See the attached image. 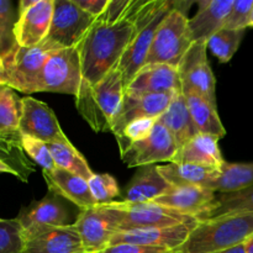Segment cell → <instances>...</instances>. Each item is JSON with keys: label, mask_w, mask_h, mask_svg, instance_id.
<instances>
[{"label": "cell", "mask_w": 253, "mask_h": 253, "mask_svg": "<svg viewBox=\"0 0 253 253\" xmlns=\"http://www.w3.org/2000/svg\"><path fill=\"white\" fill-rule=\"evenodd\" d=\"M142 0H133L127 14L115 22L95 19L77 46L82 66V79L86 85H95L119 67L136 31V12Z\"/></svg>", "instance_id": "cell-1"}, {"label": "cell", "mask_w": 253, "mask_h": 253, "mask_svg": "<svg viewBox=\"0 0 253 253\" xmlns=\"http://www.w3.org/2000/svg\"><path fill=\"white\" fill-rule=\"evenodd\" d=\"M125 84L119 67L90 86L82 82L76 105L82 118L95 132H111L114 121L123 105Z\"/></svg>", "instance_id": "cell-2"}, {"label": "cell", "mask_w": 253, "mask_h": 253, "mask_svg": "<svg viewBox=\"0 0 253 253\" xmlns=\"http://www.w3.org/2000/svg\"><path fill=\"white\" fill-rule=\"evenodd\" d=\"M253 236V214L198 220L177 253H216L245 244Z\"/></svg>", "instance_id": "cell-3"}, {"label": "cell", "mask_w": 253, "mask_h": 253, "mask_svg": "<svg viewBox=\"0 0 253 253\" xmlns=\"http://www.w3.org/2000/svg\"><path fill=\"white\" fill-rule=\"evenodd\" d=\"M173 6L174 1L168 0H142L136 12L135 35L119 63L125 89L146 64L156 31Z\"/></svg>", "instance_id": "cell-4"}, {"label": "cell", "mask_w": 253, "mask_h": 253, "mask_svg": "<svg viewBox=\"0 0 253 253\" xmlns=\"http://www.w3.org/2000/svg\"><path fill=\"white\" fill-rule=\"evenodd\" d=\"M188 24L189 19L185 10L174 2L173 9L166 15L156 31L146 64H168L178 68L193 43Z\"/></svg>", "instance_id": "cell-5"}, {"label": "cell", "mask_w": 253, "mask_h": 253, "mask_svg": "<svg viewBox=\"0 0 253 253\" xmlns=\"http://www.w3.org/2000/svg\"><path fill=\"white\" fill-rule=\"evenodd\" d=\"M56 49L58 48L47 40L34 47L17 46L2 58L4 73L0 77V84L25 94L36 93L44 63Z\"/></svg>", "instance_id": "cell-6"}, {"label": "cell", "mask_w": 253, "mask_h": 253, "mask_svg": "<svg viewBox=\"0 0 253 253\" xmlns=\"http://www.w3.org/2000/svg\"><path fill=\"white\" fill-rule=\"evenodd\" d=\"M104 207L110 210L113 214L118 224L119 232L153 229V227L177 226V225L198 220L153 202L128 203L123 200V202L105 204Z\"/></svg>", "instance_id": "cell-7"}, {"label": "cell", "mask_w": 253, "mask_h": 253, "mask_svg": "<svg viewBox=\"0 0 253 253\" xmlns=\"http://www.w3.org/2000/svg\"><path fill=\"white\" fill-rule=\"evenodd\" d=\"M82 66L77 47L56 49L44 63L37 83V91L77 96L82 84Z\"/></svg>", "instance_id": "cell-8"}, {"label": "cell", "mask_w": 253, "mask_h": 253, "mask_svg": "<svg viewBox=\"0 0 253 253\" xmlns=\"http://www.w3.org/2000/svg\"><path fill=\"white\" fill-rule=\"evenodd\" d=\"M94 22L95 17L81 9L74 0H54L53 17L46 40L58 49L77 47Z\"/></svg>", "instance_id": "cell-9"}, {"label": "cell", "mask_w": 253, "mask_h": 253, "mask_svg": "<svg viewBox=\"0 0 253 253\" xmlns=\"http://www.w3.org/2000/svg\"><path fill=\"white\" fill-rule=\"evenodd\" d=\"M207 42H193L178 66L183 93H197L216 104V82L207 56Z\"/></svg>", "instance_id": "cell-10"}, {"label": "cell", "mask_w": 253, "mask_h": 253, "mask_svg": "<svg viewBox=\"0 0 253 253\" xmlns=\"http://www.w3.org/2000/svg\"><path fill=\"white\" fill-rule=\"evenodd\" d=\"M178 147L169 131L161 123H156L152 132L143 140L132 143L121 155L128 168L153 166L158 162L172 163Z\"/></svg>", "instance_id": "cell-11"}, {"label": "cell", "mask_w": 253, "mask_h": 253, "mask_svg": "<svg viewBox=\"0 0 253 253\" xmlns=\"http://www.w3.org/2000/svg\"><path fill=\"white\" fill-rule=\"evenodd\" d=\"M19 130L21 136H31L46 143L69 142L49 106L31 96L21 98Z\"/></svg>", "instance_id": "cell-12"}, {"label": "cell", "mask_w": 253, "mask_h": 253, "mask_svg": "<svg viewBox=\"0 0 253 253\" xmlns=\"http://www.w3.org/2000/svg\"><path fill=\"white\" fill-rule=\"evenodd\" d=\"M86 253H100L108 249L119 232L113 214L104 205L81 210L74 222Z\"/></svg>", "instance_id": "cell-13"}, {"label": "cell", "mask_w": 253, "mask_h": 253, "mask_svg": "<svg viewBox=\"0 0 253 253\" xmlns=\"http://www.w3.org/2000/svg\"><path fill=\"white\" fill-rule=\"evenodd\" d=\"M179 91L158 94H135L126 93L123 105L114 121L111 132L115 137L121 135L126 126L135 120L141 119H158L168 109Z\"/></svg>", "instance_id": "cell-14"}, {"label": "cell", "mask_w": 253, "mask_h": 253, "mask_svg": "<svg viewBox=\"0 0 253 253\" xmlns=\"http://www.w3.org/2000/svg\"><path fill=\"white\" fill-rule=\"evenodd\" d=\"M197 222L198 220L170 227H153V229L120 231L111 240L110 246L120 244H131L177 251L187 241Z\"/></svg>", "instance_id": "cell-15"}, {"label": "cell", "mask_w": 253, "mask_h": 253, "mask_svg": "<svg viewBox=\"0 0 253 253\" xmlns=\"http://www.w3.org/2000/svg\"><path fill=\"white\" fill-rule=\"evenodd\" d=\"M54 0H35L29 9L19 12L15 37L20 47H34L48 36L53 17Z\"/></svg>", "instance_id": "cell-16"}, {"label": "cell", "mask_w": 253, "mask_h": 253, "mask_svg": "<svg viewBox=\"0 0 253 253\" xmlns=\"http://www.w3.org/2000/svg\"><path fill=\"white\" fill-rule=\"evenodd\" d=\"M216 202V193L195 185L170 187L167 193L153 200L156 204L200 220L211 210Z\"/></svg>", "instance_id": "cell-17"}, {"label": "cell", "mask_w": 253, "mask_h": 253, "mask_svg": "<svg viewBox=\"0 0 253 253\" xmlns=\"http://www.w3.org/2000/svg\"><path fill=\"white\" fill-rule=\"evenodd\" d=\"M24 239L22 253H86L74 224L40 230Z\"/></svg>", "instance_id": "cell-18"}, {"label": "cell", "mask_w": 253, "mask_h": 253, "mask_svg": "<svg viewBox=\"0 0 253 253\" xmlns=\"http://www.w3.org/2000/svg\"><path fill=\"white\" fill-rule=\"evenodd\" d=\"M17 219L24 230V236L48 227L71 225L66 205L51 192L42 200L32 203L27 209L22 210Z\"/></svg>", "instance_id": "cell-19"}, {"label": "cell", "mask_w": 253, "mask_h": 253, "mask_svg": "<svg viewBox=\"0 0 253 253\" xmlns=\"http://www.w3.org/2000/svg\"><path fill=\"white\" fill-rule=\"evenodd\" d=\"M125 91L135 94L182 91L179 72L168 64H146L126 86Z\"/></svg>", "instance_id": "cell-20"}, {"label": "cell", "mask_w": 253, "mask_h": 253, "mask_svg": "<svg viewBox=\"0 0 253 253\" xmlns=\"http://www.w3.org/2000/svg\"><path fill=\"white\" fill-rule=\"evenodd\" d=\"M235 0H203L198 2V12L189 19L193 42H208L212 35L224 29L225 21Z\"/></svg>", "instance_id": "cell-21"}, {"label": "cell", "mask_w": 253, "mask_h": 253, "mask_svg": "<svg viewBox=\"0 0 253 253\" xmlns=\"http://www.w3.org/2000/svg\"><path fill=\"white\" fill-rule=\"evenodd\" d=\"M42 174L48 187V192L73 203L81 208V210L98 205L91 194L88 180L79 175L62 168H54L51 172H42Z\"/></svg>", "instance_id": "cell-22"}, {"label": "cell", "mask_w": 253, "mask_h": 253, "mask_svg": "<svg viewBox=\"0 0 253 253\" xmlns=\"http://www.w3.org/2000/svg\"><path fill=\"white\" fill-rule=\"evenodd\" d=\"M173 162L190 163L220 170L225 161L219 148V138L205 133H198L185 145L178 148Z\"/></svg>", "instance_id": "cell-23"}, {"label": "cell", "mask_w": 253, "mask_h": 253, "mask_svg": "<svg viewBox=\"0 0 253 253\" xmlns=\"http://www.w3.org/2000/svg\"><path fill=\"white\" fill-rule=\"evenodd\" d=\"M157 169L172 187L195 185V187L208 188L211 190V185L220 177V170L190 165V163L172 162L157 166Z\"/></svg>", "instance_id": "cell-24"}, {"label": "cell", "mask_w": 253, "mask_h": 253, "mask_svg": "<svg viewBox=\"0 0 253 253\" xmlns=\"http://www.w3.org/2000/svg\"><path fill=\"white\" fill-rule=\"evenodd\" d=\"M158 123L162 124L169 131L178 148L182 147L190 138L198 135L183 91H179L173 98L167 110L158 118Z\"/></svg>", "instance_id": "cell-25"}, {"label": "cell", "mask_w": 253, "mask_h": 253, "mask_svg": "<svg viewBox=\"0 0 253 253\" xmlns=\"http://www.w3.org/2000/svg\"><path fill=\"white\" fill-rule=\"evenodd\" d=\"M172 185L160 174L157 166L141 167L126 189L125 202H153L169 190Z\"/></svg>", "instance_id": "cell-26"}, {"label": "cell", "mask_w": 253, "mask_h": 253, "mask_svg": "<svg viewBox=\"0 0 253 253\" xmlns=\"http://www.w3.org/2000/svg\"><path fill=\"white\" fill-rule=\"evenodd\" d=\"M185 96L190 116L198 133L214 136L220 138L226 135L224 125L219 118L216 104H212L204 96L197 93H183Z\"/></svg>", "instance_id": "cell-27"}, {"label": "cell", "mask_w": 253, "mask_h": 253, "mask_svg": "<svg viewBox=\"0 0 253 253\" xmlns=\"http://www.w3.org/2000/svg\"><path fill=\"white\" fill-rule=\"evenodd\" d=\"M20 116H21V98L14 89L0 84V137L14 142H21L20 133Z\"/></svg>", "instance_id": "cell-28"}, {"label": "cell", "mask_w": 253, "mask_h": 253, "mask_svg": "<svg viewBox=\"0 0 253 253\" xmlns=\"http://www.w3.org/2000/svg\"><path fill=\"white\" fill-rule=\"evenodd\" d=\"M251 187H253V162H225L220 169V177L211 185V190L216 194H225Z\"/></svg>", "instance_id": "cell-29"}, {"label": "cell", "mask_w": 253, "mask_h": 253, "mask_svg": "<svg viewBox=\"0 0 253 253\" xmlns=\"http://www.w3.org/2000/svg\"><path fill=\"white\" fill-rule=\"evenodd\" d=\"M239 214H253V187L235 193L216 194V202L200 220Z\"/></svg>", "instance_id": "cell-30"}, {"label": "cell", "mask_w": 253, "mask_h": 253, "mask_svg": "<svg viewBox=\"0 0 253 253\" xmlns=\"http://www.w3.org/2000/svg\"><path fill=\"white\" fill-rule=\"evenodd\" d=\"M48 148L51 151L57 168L68 170L85 180H89L94 175V172L89 167L85 158L78 152V150L71 142L48 143Z\"/></svg>", "instance_id": "cell-31"}, {"label": "cell", "mask_w": 253, "mask_h": 253, "mask_svg": "<svg viewBox=\"0 0 253 253\" xmlns=\"http://www.w3.org/2000/svg\"><path fill=\"white\" fill-rule=\"evenodd\" d=\"M0 160L7 163L17 173V179L24 183L29 182L30 175L35 172L34 163L27 158L22 143L0 137Z\"/></svg>", "instance_id": "cell-32"}, {"label": "cell", "mask_w": 253, "mask_h": 253, "mask_svg": "<svg viewBox=\"0 0 253 253\" xmlns=\"http://www.w3.org/2000/svg\"><path fill=\"white\" fill-rule=\"evenodd\" d=\"M19 12L10 0H0V57L9 56L19 44L15 37V26Z\"/></svg>", "instance_id": "cell-33"}, {"label": "cell", "mask_w": 253, "mask_h": 253, "mask_svg": "<svg viewBox=\"0 0 253 253\" xmlns=\"http://www.w3.org/2000/svg\"><path fill=\"white\" fill-rule=\"evenodd\" d=\"M244 35L245 31L220 30L207 42L208 49H210L221 63H227L239 49Z\"/></svg>", "instance_id": "cell-34"}, {"label": "cell", "mask_w": 253, "mask_h": 253, "mask_svg": "<svg viewBox=\"0 0 253 253\" xmlns=\"http://www.w3.org/2000/svg\"><path fill=\"white\" fill-rule=\"evenodd\" d=\"M24 246V230L19 219L0 217V253H22Z\"/></svg>", "instance_id": "cell-35"}, {"label": "cell", "mask_w": 253, "mask_h": 253, "mask_svg": "<svg viewBox=\"0 0 253 253\" xmlns=\"http://www.w3.org/2000/svg\"><path fill=\"white\" fill-rule=\"evenodd\" d=\"M88 185L98 205L114 203V199L120 194L118 182L110 174H96V173H94L93 177L88 180Z\"/></svg>", "instance_id": "cell-36"}, {"label": "cell", "mask_w": 253, "mask_h": 253, "mask_svg": "<svg viewBox=\"0 0 253 253\" xmlns=\"http://www.w3.org/2000/svg\"><path fill=\"white\" fill-rule=\"evenodd\" d=\"M21 142L27 157L39 165L42 168V172H51L54 168H57L48 148V143L26 135H22Z\"/></svg>", "instance_id": "cell-37"}, {"label": "cell", "mask_w": 253, "mask_h": 253, "mask_svg": "<svg viewBox=\"0 0 253 253\" xmlns=\"http://www.w3.org/2000/svg\"><path fill=\"white\" fill-rule=\"evenodd\" d=\"M157 120L158 119H141V120H135L128 124L125 127V130L121 132V135L116 137L121 155L132 143L143 140L147 136H150V133L153 130V126L156 125Z\"/></svg>", "instance_id": "cell-38"}, {"label": "cell", "mask_w": 253, "mask_h": 253, "mask_svg": "<svg viewBox=\"0 0 253 253\" xmlns=\"http://www.w3.org/2000/svg\"><path fill=\"white\" fill-rule=\"evenodd\" d=\"M253 0H235L232 9L225 21V30L234 31H246L249 29L250 17H251Z\"/></svg>", "instance_id": "cell-39"}, {"label": "cell", "mask_w": 253, "mask_h": 253, "mask_svg": "<svg viewBox=\"0 0 253 253\" xmlns=\"http://www.w3.org/2000/svg\"><path fill=\"white\" fill-rule=\"evenodd\" d=\"M100 253H175L167 249H160V247H148L140 246V245L131 244H120L109 246Z\"/></svg>", "instance_id": "cell-40"}, {"label": "cell", "mask_w": 253, "mask_h": 253, "mask_svg": "<svg viewBox=\"0 0 253 253\" xmlns=\"http://www.w3.org/2000/svg\"><path fill=\"white\" fill-rule=\"evenodd\" d=\"M81 9L93 17H99L108 7L110 0H74Z\"/></svg>", "instance_id": "cell-41"}, {"label": "cell", "mask_w": 253, "mask_h": 253, "mask_svg": "<svg viewBox=\"0 0 253 253\" xmlns=\"http://www.w3.org/2000/svg\"><path fill=\"white\" fill-rule=\"evenodd\" d=\"M0 173H7V174H11V175H14V177L17 178V173L15 172V170L12 169V168L10 167L7 163L2 162L1 160H0Z\"/></svg>", "instance_id": "cell-42"}, {"label": "cell", "mask_w": 253, "mask_h": 253, "mask_svg": "<svg viewBox=\"0 0 253 253\" xmlns=\"http://www.w3.org/2000/svg\"><path fill=\"white\" fill-rule=\"evenodd\" d=\"M35 2V0H20L19 2V9H17V12H21L24 10L29 9L32 4Z\"/></svg>", "instance_id": "cell-43"}, {"label": "cell", "mask_w": 253, "mask_h": 253, "mask_svg": "<svg viewBox=\"0 0 253 253\" xmlns=\"http://www.w3.org/2000/svg\"><path fill=\"white\" fill-rule=\"evenodd\" d=\"M216 253H246V250H245V244L239 245L236 247H232V249L226 250V251H221V252H216Z\"/></svg>", "instance_id": "cell-44"}, {"label": "cell", "mask_w": 253, "mask_h": 253, "mask_svg": "<svg viewBox=\"0 0 253 253\" xmlns=\"http://www.w3.org/2000/svg\"><path fill=\"white\" fill-rule=\"evenodd\" d=\"M245 250H246V253H253V236L245 242Z\"/></svg>", "instance_id": "cell-45"}, {"label": "cell", "mask_w": 253, "mask_h": 253, "mask_svg": "<svg viewBox=\"0 0 253 253\" xmlns=\"http://www.w3.org/2000/svg\"><path fill=\"white\" fill-rule=\"evenodd\" d=\"M4 73V62H2V58L0 57V77Z\"/></svg>", "instance_id": "cell-46"}, {"label": "cell", "mask_w": 253, "mask_h": 253, "mask_svg": "<svg viewBox=\"0 0 253 253\" xmlns=\"http://www.w3.org/2000/svg\"><path fill=\"white\" fill-rule=\"evenodd\" d=\"M249 27H253V7H252V12H251V17H250Z\"/></svg>", "instance_id": "cell-47"}, {"label": "cell", "mask_w": 253, "mask_h": 253, "mask_svg": "<svg viewBox=\"0 0 253 253\" xmlns=\"http://www.w3.org/2000/svg\"><path fill=\"white\" fill-rule=\"evenodd\" d=\"M175 253H177V252H175Z\"/></svg>", "instance_id": "cell-48"}]
</instances>
